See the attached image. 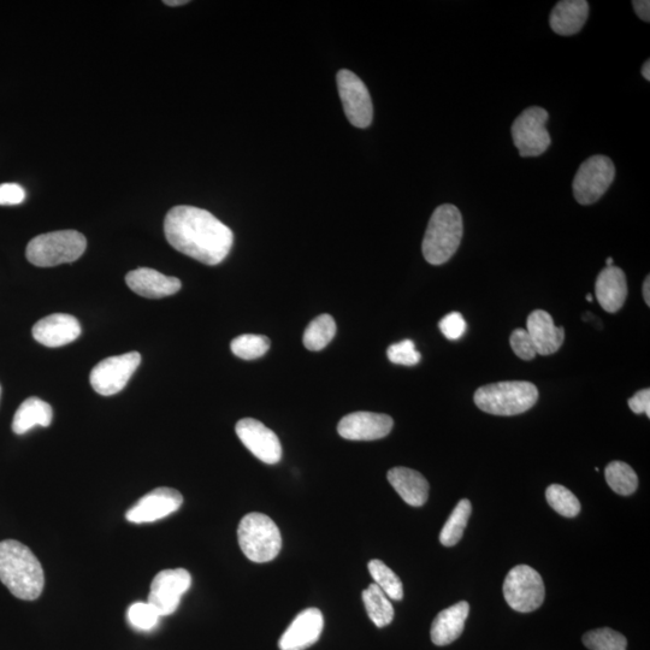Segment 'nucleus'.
I'll list each match as a JSON object with an SVG mask.
<instances>
[{
  "mask_svg": "<svg viewBox=\"0 0 650 650\" xmlns=\"http://www.w3.org/2000/svg\"><path fill=\"white\" fill-rule=\"evenodd\" d=\"M169 244L186 256L206 265H217L227 258L234 244L232 229L194 206H175L164 221Z\"/></svg>",
  "mask_w": 650,
  "mask_h": 650,
  "instance_id": "obj_1",
  "label": "nucleus"
},
{
  "mask_svg": "<svg viewBox=\"0 0 650 650\" xmlns=\"http://www.w3.org/2000/svg\"><path fill=\"white\" fill-rule=\"evenodd\" d=\"M0 581L17 599L37 600L43 593V566L31 549L15 540L0 542Z\"/></svg>",
  "mask_w": 650,
  "mask_h": 650,
  "instance_id": "obj_2",
  "label": "nucleus"
},
{
  "mask_svg": "<svg viewBox=\"0 0 650 650\" xmlns=\"http://www.w3.org/2000/svg\"><path fill=\"white\" fill-rule=\"evenodd\" d=\"M463 234V216L457 206H439L424 235L422 251L425 260L431 265L447 263L458 251Z\"/></svg>",
  "mask_w": 650,
  "mask_h": 650,
  "instance_id": "obj_3",
  "label": "nucleus"
},
{
  "mask_svg": "<svg viewBox=\"0 0 650 650\" xmlns=\"http://www.w3.org/2000/svg\"><path fill=\"white\" fill-rule=\"evenodd\" d=\"M474 399L478 409L489 415L517 416L534 407L539 389L527 381L496 382L478 388Z\"/></svg>",
  "mask_w": 650,
  "mask_h": 650,
  "instance_id": "obj_4",
  "label": "nucleus"
},
{
  "mask_svg": "<svg viewBox=\"0 0 650 650\" xmlns=\"http://www.w3.org/2000/svg\"><path fill=\"white\" fill-rule=\"evenodd\" d=\"M87 240L76 230H58L41 234L29 242L26 256L39 268H52L73 263L85 253Z\"/></svg>",
  "mask_w": 650,
  "mask_h": 650,
  "instance_id": "obj_5",
  "label": "nucleus"
},
{
  "mask_svg": "<svg viewBox=\"0 0 650 650\" xmlns=\"http://www.w3.org/2000/svg\"><path fill=\"white\" fill-rule=\"evenodd\" d=\"M238 540L242 553L253 563H268L280 554L282 537L274 520L262 513H250L241 519Z\"/></svg>",
  "mask_w": 650,
  "mask_h": 650,
  "instance_id": "obj_6",
  "label": "nucleus"
},
{
  "mask_svg": "<svg viewBox=\"0 0 650 650\" xmlns=\"http://www.w3.org/2000/svg\"><path fill=\"white\" fill-rule=\"evenodd\" d=\"M545 583L539 572L528 565H518L508 572L504 582L505 600L512 610L530 613L545 601Z\"/></svg>",
  "mask_w": 650,
  "mask_h": 650,
  "instance_id": "obj_7",
  "label": "nucleus"
},
{
  "mask_svg": "<svg viewBox=\"0 0 650 650\" xmlns=\"http://www.w3.org/2000/svg\"><path fill=\"white\" fill-rule=\"evenodd\" d=\"M548 120V112L539 106L524 110L516 118L511 132L520 157H539L549 149L552 139L546 127Z\"/></svg>",
  "mask_w": 650,
  "mask_h": 650,
  "instance_id": "obj_8",
  "label": "nucleus"
},
{
  "mask_svg": "<svg viewBox=\"0 0 650 650\" xmlns=\"http://www.w3.org/2000/svg\"><path fill=\"white\" fill-rule=\"evenodd\" d=\"M616 177V167L606 156H593L579 167L573 180V195L578 204L592 205L602 198Z\"/></svg>",
  "mask_w": 650,
  "mask_h": 650,
  "instance_id": "obj_9",
  "label": "nucleus"
},
{
  "mask_svg": "<svg viewBox=\"0 0 650 650\" xmlns=\"http://www.w3.org/2000/svg\"><path fill=\"white\" fill-rule=\"evenodd\" d=\"M141 363L138 352L110 357L94 366L90 381L94 390L104 397L122 392Z\"/></svg>",
  "mask_w": 650,
  "mask_h": 650,
  "instance_id": "obj_10",
  "label": "nucleus"
},
{
  "mask_svg": "<svg viewBox=\"0 0 650 650\" xmlns=\"http://www.w3.org/2000/svg\"><path fill=\"white\" fill-rule=\"evenodd\" d=\"M345 114L354 127L368 128L374 117V106L368 87L351 70L342 69L336 75Z\"/></svg>",
  "mask_w": 650,
  "mask_h": 650,
  "instance_id": "obj_11",
  "label": "nucleus"
},
{
  "mask_svg": "<svg viewBox=\"0 0 650 650\" xmlns=\"http://www.w3.org/2000/svg\"><path fill=\"white\" fill-rule=\"evenodd\" d=\"M192 585V576L185 569L164 570L153 579L149 604L156 608L159 616L173 614L179 607L183 594Z\"/></svg>",
  "mask_w": 650,
  "mask_h": 650,
  "instance_id": "obj_12",
  "label": "nucleus"
},
{
  "mask_svg": "<svg viewBox=\"0 0 650 650\" xmlns=\"http://www.w3.org/2000/svg\"><path fill=\"white\" fill-rule=\"evenodd\" d=\"M236 435L254 457L274 465L282 458V446L273 430L253 418H244L236 424Z\"/></svg>",
  "mask_w": 650,
  "mask_h": 650,
  "instance_id": "obj_13",
  "label": "nucleus"
},
{
  "mask_svg": "<svg viewBox=\"0 0 650 650\" xmlns=\"http://www.w3.org/2000/svg\"><path fill=\"white\" fill-rule=\"evenodd\" d=\"M183 504V496L173 488H157L146 494L126 513L128 522L153 523L170 516Z\"/></svg>",
  "mask_w": 650,
  "mask_h": 650,
  "instance_id": "obj_14",
  "label": "nucleus"
},
{
  "mask_svg": "<svg viewBox=\"0 0 650 650\" xmlns=\"http://www.w3.org/2000/svg\"><path fill=\"white\" fill-rule=\"evenodd\" d=\"M393 418L382 413L354 412L341 419L338 433L350 441H375L390 434Z\"/></svg>",
  "mask_w": 650,
  "mask_h": 650,
  "instance_id": "obj_15",
  "label": "nucleus"
},
{
  "mask_svg": "<svg viewBox=\"0 0 650 650\" xmlns=\"http://www.w3.org/2000/svg\"><path fill=\"white\" fill-rule=\"evenodd\" d=\"M324 618L318 608H307L294 618L279 642L280 650H305L322 635Z\"/></svg>",
  "mask_w": 650,
  "mask_h": 650,
  "instance_id": "obj_16",
  "label": "nucleus"
},
{
  "mask_svg": "<svg viewBox=\"0 0 650 650\" xmlns=\"http://www.w3.org/2000/svg\"><path fill=\"white\" fill-rule=\"evenodd\" d=\"M81 335V325L67 313H53L34 325L33 338L46 347L72 344Z\"/></svg>",
  "mask_w": 650,
  "mask_h": 650,
  "instance_id": "obj_17",
  "label": "nucleus"
},
{
  "mask_svg": "<svg viewBox=\"0 0 650 650\" xmlns=\"http://www.w3.org/2000/svg\"><path fill=\"white\" fill-rule=\"evenodd\" d=\"M126 282L134 293L149 299L170 297L179 292L182 287L181 281L176 277L163 275L150 268L130 271L126 276Z\"/></svg>",
  "mask_w": 650,
  "mask_h": 650,
  "instance_id": "obj_18",
  "label": "nucleus"
},
{
  "mask_svg": "<svg viewBox=\"0 0 650 650\" xmlns=\"http://www.w3.org/2000/svg\"><path fill=\"white\" fill-rule=\"evenodd\" d=\"M527 332L535 346L537 354L551 356L559 351L565 340V329L557 327L548 312L536 310L531 312L527 322Z\"/></svg>",
  "mask_w": 650,
  "mask_h": 650,
  "instance_id": "obj_19",
  "label": "nucleus"
},
{
  "mask_svg": "<svg viewBox=\"0 0 650 650\" xmlns=\"http://www.w3.org/2000/svg\"><path fill=\"white\" fill-rule=\"evenodd\" d=\"M595 294L606 312L616 313L622 309L628 298V283L624 271L614 265L602 270L596 279Z\"/></svg>",
  "mask_w": 650,
  "mask_h": 650,
  "instance_id": "obj_20",
  "label": "nucleus"
},
{
  "mask_svg": "<svg viewBox=\"0 0 650 650\" xmlns=\"http://www.w3.org/2000/svg\"><path fill=\"white\" fill-rule=\"evenodd\" d=\"M470 606L466 601H460L446 608L435 618L431 625V641L436 646H448L462 636L466 619L469 617Z\"/></svg>",
  "mask_w": 650,
  "mask_h": 650,
  "instance_id": "obj_21",
  "label": "nucleus"
},
{
  "mask_svg": "<svg viewBox=\"0 0 650 650\" xmlns=\"http://www.w3.org/2000/svg\"><path fill=\"white\" fill-rule=\"evenodd\" d=\"M388 481L407 505L421 507L429 498V483L418 471L394 468L388 472Z\"/></svg>",
  "mask_w": 650,
  "mask_h": 650,
  "instance_id": "obj_22",
  "label": "nucleus"
},
{
  "mask_svg": "<svg viewBox=\"0 0 650 650\" xmlns=\"http://www.w3.org/2000/svg\"><path fill=\"white\" fill-rule=\"evenodd\" d=\"M589 17V3L585 0H563L555 5L549 25L563 37L581 32Z\"/></svg>",
  "mask_w": 650,
  "mask_h": 650,
  "instance_id": "obj_23",
  "label": "nucleus"
},
{
  "mask_svg": "<svg viewBox=\"0 0 650 650\" xmlns=\"http://www.w3.org/2000/svg\"><path fill=\"white\" fill-rule=\"evenodd\" d=\"M53 418L52 407L39 398H29L21 404L16 411L13 421V430L17 435L28 433L37 427H50Z\"/></svg>",
  "mask_w": 650,
  "mask_h": 650,
  "instance_id": "obj_24",
  "label": "nucleus"
},
{
  "mask_svg": "<svg viewBox=\"0 0 650 650\" xmlns=\"http://www.w3.org/2000/svg\"><path fill=\"white\" fill-rule=\"evenodd\" d=\"M363 601L371 622L377 628H384L393 622V605L390 604L388 596L375 583L370 584L369 588L364 590Z\"/></svg>",
  "mask_w": 650,
  "mask_h": 650,
  "instance_id": "obj_25",
  "label": "nucleus"
},
{
  "mask_svg": "<svg viewBox=\"0 0 650 650\" xmlns=\"http://www.w3.org/2000/svg\"><path fill=\"white\" fill-rule=\"evenodd\" d=\"M472 512L471 502L463 499L455 506L451 516H449L441 530L440 542L445 547H453L462 540L466 525H468Z\"/></svg>",
  "mask_w": 650,
  "mask_h": 650,
  "instance_id": "obj_26",
  "label": "nucleus"
},
{
  "mask_svg": "<svg viewBox=\"0 0 650 650\" xmlns=\"http://www.w3.org/2000/svg\"><path fill=\"white\" fill-rule=\"evenodd\" d=\"M336 323L328 313L313 319L304 333V346L312 352L322 351L335 338Z\"/></svg>",
  "mask_w": 650,
  "mask_h": 650,
  "instance_id": "obj_27",
  "label": "nucleus"
},
{
  "mask_svg": "<svg viewBox=\"0 0 650 650\" xmlns=\"http://www.w3.org/2000/svg\"><path fill=\"white\" fill-rule=\"evenodd\" d=\"M368 567L375 584L388 596V599L403 600V582L400 581L397 573L384 564L383 561L377 559L371 560Z\"/></svg>",
  "mask_w": 650,
  "mask_h": 650,
  "instance_id": "obj_28",
  "label": "nucleus"
},
{
  "mask_svg": "<svg viewBox=\"0 0 650 650\" xmlns=\"http://www.w3.org/2000/svg\"><path fill=\"white\" fill-rule=\"evenodd\" d=\"M605 477L614 493L628 496L634 494L638 487V477L630 465L612 462L607 465Z\"/></svg>",
  "mask_w": 650,
  "mask_h": 650,
  "instance_id": "obj_29",
  "label": "nucleus"
},
{
  "mask_svg": "<svg viewBox=\"0 0 650 650\" xmlns=\"http://www.w3.org/2000/svg\"><path fill=\"white\" fill-rule=\"evenodd\" d=\"M546 499L555 512L560 516L566 518H573L578 516L581 512V502L576 498V495L571 490L560 486V484H552L546 490Z\"/></svg>",
  "mask_w": 650,
  "mask_h": 650,
  "instance_id": "obj_30",
  "label": "nucleus"
},
{
  "mask_svg": "<svg viewBox=\"0 0 650 650\" xmlns=\"http://www.w3.org/2000/svg\"><path fill=\"white\" fill-rule=\"evenodd\" d=\"M583 643L589 650H626L628 647L626 637L610 628L587 632L583 636Z\"/></svg>",
  "mask_w": 650,
  "mask_h": 650,
  "instance_id": "obj_31",
  "label": "nucleus"
},
{
  "mask_svg": "<svg viewBox=\"0 0 650 650\" xmlns=\"http://www.w3.org/2000/svg\"><path fill=\"white\" fill-rule=\"evenodd\" d=\"M230 348L236 357L254 360L263 357L269 351L270 340L263 335L245 334L234 339Z\"/></svg>",
  "mask_w": 650,
  "mask_h": 650,
  "instance_id": "obj_32",
  "label": "nucleus"
},
{
  "mask_svg": "<svg viewBox=\"0 0 650 650\" xmlns=\"http://www.w3.org/2000/svg\"><path fill=\"white\" fill-rule=\"evenodd\" d=\"M127 618L134 629L151 631L156 628L161 616L149 602H135L128 608Z\"/></svg>",
  "mask_w": 650,
  "mask_h": 650,
  "instance_id": "obj_33",
  "label": "nucleus"
},
{
  "mask_svg": "<svg viewBox=\"0 0 650 650\" xmlns=\"http://www.w3.org/2000/svg\"><path fill=\"white\" fill-rule=\"evenodd\" d=\"M387 356L390 362L398 365L413 366L421 362L422 356L416 350L415 342L404 340L388 348Z\"/></svg>",
  "mask_w": 650,
  "mask_h": 650,
  "instance_id": "obj_34",
  "label": "nucleus"
},
{
  "mask_svg": "<svg viewBox=\"0 0 650 650\" xmlns=\"http://www.w3.org/2000/svg\"><path fill=\"white\" fill-rule=\"evenodd\" d=\"M510 344L516 356L523 360H533L536 356L535 346L525 329H516L511 334Z\"/></svg>",
  "mask_w": 650,
  "mask_h": 650,
  "instance_id": "obj_35",
  "label": "nucleus"
},
{
  "mask_svg": "<svg viewBox=\"0 0 650 650\" xmlns=\"http://www.w3.org/2000/svg\"><path fill=\"white\" fill-rule=\"evenodd\" d=\"M440 330L448 340L457 341L463 338L466 332V322L459 312L448 313L443 317L439 324Z\"/></svg>",
  "mask_w": 650,
  "mask_h": 650,
  "instance_id": "obj_36",
  "label": "nucleus"
},
{
  "mask_svg": "<svg viewBox=\"0 0 650 650\" xmlns=\"http://www.w3.org/2000/svg\"><path fill=\"white\" fill-rule=\"evenodd\" d=\"M26 192L17 183L0 185V206L20 205L25 202Z\"/></svg>",
  "mask_w": 650,
  "mask_h": 650,
  "instance_id": "obj_37",
  "label": "nucleus"
},
{
  "mask_svg": "<svg viewBox=\"0 0 650 650\" xmlns=\"http://www.w3.org/2000/svg\"><path fill=\"white\" fill-rule=\"evenodd\" d=\"M629 407L636 415H647L650 418V390L642 389L629 399Z\"/></svg>",
  "mask_w": 650,
  "mask_h": 650,
  "instance_id": "obj_38",
  "label": "nucleus"
},
{
  "mask_svg": "<svg viewBox=\"0 0 650 650\" xmlns=\"http://www.w3.org/2000/svg\"><path fill=\"white\" fill-rule=\"evenodd\" d=\"M635 13L644 22L650 21V2L649 0H635L632 2Z\"/></svg>",
  "mask_w": 650,
  "mask_h": 650,
  "instance_id": "obj_39",
  "label": "nucleus"
},
{
  "mask_svg": "<svg viewBox=\"0 0 650 650\" xmlns=\"http://www.w3.org/2000/svg\"><path fill=\"white\" fill-rule=\"evenodd\" d=\"M643 298L646 301V304L650 306V277L647 276L646 281L643 283Z\"/></svg>",
  "mask_w": 650,
  "mask_h": 650,
  "instance_id": "obj_40",
  "label": "nucleus"
},
{
  "mask_svg": "<svg viewBox=\"0 0 650 650\" xmlns=\"http://www.w3.org/2000/svg\"><path fill=\"white\" fill-rule=\"evenodd\" d=\"M188 0H165L164 4L169 5V7H180V5L188 4Z\"/></svg>",
  "mask_w": 650,
  "mask_h": 650,
  "instance_id": "obj_41",
  "label": "nucleus"
},
{
  "mask_svg": "<svg viewBox=\"0 0 650 650\" xmlns=\"http://www.w3.org/2000/svg\"><path fill=\"white\" fill-rule=\"evenodd\" d=\"M642 76H643V78L646 79L647 81L650 80V62H649V61H647L646 63L643 64V67H642Z\"/></svg>",
  "mask_w": 650,
  "mask_h": 650,
  "instance_id": "obj_42",
  "label": "nucleus"
},
{
  "mask_svg": "<svg viewBox=\"0 0 650 650\" xmlns=\"http://www.w3.org/2000/svg\"><path fill=\"white\" fill-rule=\"evenodd\" d=\"M607 267H613V258H607L606 260Z\"/></svg>",
  "mask_w": 650,
  "mask_h": 650,
  "instance_id": "obj_43",
  "label": "nucleus"
},
{
  "mask_svg": "<svg viewBox=\"0 0 650 650\" xmlns=\"http://www.w3.org/2000/svg\"><path fill=\"white\" fill-rule=\"evenodd\" d=\"M587 300H589V301H593V297H592V295L588 294V295H587Z\"/></svg>",
  "mask_w": 650,
  "mask_h": 650,
  "instance_id": "obj_44",
  "label": "nucleus"
},
{
  "mask_svg": "<svg viewBox=\"0 0 650 650\" xmlns=\"http://www.w3.org/2000/svg\"><path fill=\"white\" fill-rule=\"evenodd\" d=\"M0 395H2V387H0Z\"/></svg>",
  "mask_w": 650,
  "mask_h": 650,
  "instance_id": "obj_45",
  "label": "nucleus"
}]
</instances>
